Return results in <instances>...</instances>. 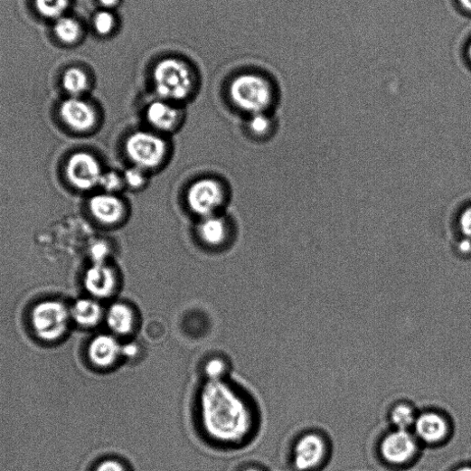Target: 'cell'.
<instances>
[{
  "mask_svg": "<svg viewBox=\"0 0 471 471\" xmlns=\"http://www.w3.org/2000/svg\"><path fill=\"white\" fill-rule=\"evenodd\" d=\"M200 404L203 427L214 438L236 442L248 434L251 426L248 406L227 383L209 381L202 390Z\"/></svg>",
  "mask_w": 471,
  "mask_h": 471,
  "instance_id": "cell-1",
  "label": "cell"
},
{
  "mask_svg": "<svg viewBox=\"0 0 471 471\" xmlns=\"http://www.w3.org/2000/svg\"><path fill=\"white\" fill-rule=\"evenodd\" d=\"M122 152L127 165L138 167L154 175L164 171L171 163L174 145L172 137L140 127L126 135Z\"/></svg>",
  "mask_w": 471,
  "mask_h": 471,
  "instance_id": "cell-2",
  "label": "cell"
},
{
  "mask_svg": "<svg viewBox=\"0 0 471 471\" xmlns=\"http://www.w3.org/2000/svg\"><path fill=\"white\" fill-rule=\"evenodd\" d=\"M231 200L229 184L216 175H203L191 181L184 193L186 211L196 221L227 213Z\"/></svg>",
  "mask_w": 471,
  "mask_h": 471,
  "instance_id": "cell-3",
  "label": "cell"
},
{
  "mask_svg": "<svg viewBox=\"0 0 471 471\" xmlns=\"http://www.w3.org/2000/svg\"><path fill=\"white\" fill-rule=\"evenodd\" d=\"M151 80L155 98L184 107L197 89V78L193 68L177 58H167L156 63Z\"/></svg>",
  "mask_w": 471,
  "mask_h": 471,
  "instance_id": "cell-4",
  "label": "cell"
},
{
  "mask_svg": "<svg viewBox=\"0 0 471 471\" xmlns=\"http://www.w3.org/2000/svg\"><path fill=\"white\" fill-rule=\"evenodd\" d=\"M228 97L231 107L248 118L271 113L276 102V90L265 76L244 73L231 80Z\"/></svg>",
  "mask_w": 471,
  "mask_h": 471,
  "instance_id": "cell-5",
  "label": "cell"
},
{
  "mask_svg": "<svg viewBox=\"0 0 471 471\" xmlns=\"http://www.w3.org/2000/svg\"><path fill=\"white\" fill-rule=\"evenodd\" d=\"M142 119L143 127L172 137L184 127L186 112L181 104L155 98L145 107Z\"/></svg>",
  "mask_w": 471,
  "mask_h": 471,
  "instance_id": "cell-6",
  "label": "cell"
},
{
  "mask_svg": "<svg viewBox=\"0 0 471 471\" xmlns=\"http://www.w3.org/2000/svg\"><path fill=\"white\" fill-rule=\"evenodd\" d=\"M71 312L59 301L47 300L36 305L32 312V325L36 335L46 342H55L68 330Z\"/></svg>",
  "mask_w": 471,
  "mask_h": 471,
  "instance_id": "cell-7",
  "label": "cell"
},
{
  "mask_svg": "<svg viewBox=\"0 0 471 471\" xmlns=\"http://www.w3.org/2000/svg\"><path fill=\"white\" fill-rule=\"evenodd\" d=\"M89 211L99 224L120 228L128 222L132 206L124 194L99 192L89 200Z\"/></svg>",
  "mask_w": 471,
  "mask_h": 471,
  "instance_id": "cell-8",
  "label": "cell"
},
{
  "mask_svg": "<svg viewBox=\"0 0 471 471\" xmlns=\"http://www.w3.org/2000/svg\"><path fill=\"white\" fill-rule=\"evenodd\" d=\"M194 237L197 242L209 250H222L235 235V226L227 213L196 221Z\"/></svg>",
  "mask_w": 471,
  "mask_h": 471,
  "instance_id": "cell-9",
  "label": "cell"
},
{
  "mask_svg": "<svg viewBox=\"0 0 471 471\" xmlns=\"http://www.w3.org/2000/svg\"><path fill=\"white\" fill-rule=\"evenodd\" d=\"M103 172L104 169L97 156L84 151L73 154L66 167L70 183L82 191H90L99 187Z\"/></svg>",
  "mask_w": 471,
  "mask_h": 471,
  "instance_id": "cell-10",
  "label": "cell"
},
{
  "mask_svg": "<svg viewBox=\"0 0 471 471\" xmlns=\"http://www.w3.org/2000/svg\"><path fill=\"white\" fill-rule=\"evenodd\" d=\"M61 117L70 128L79 133L93 131L99 123L97 109L80 97H72L62 103Z\"/></svg>",
  "mask_w": 471,
  "mask_h": 471,
  "instance_id": "cell-11",
  "label": "cell"
},
{
  "mask_svg": "<svg viewBox=\"0 0 471 471\" xmlns=\"http://www.w3.org/2000/svg\"><path fill=\"white\" fill-rule=\"evenodd\" d=\"M119 285V272L110 263L92 264L84 276V287L95 298H108Z\"/></svg>",
  "mask_w": 471,
  "mask_h": 471,
  "instance_id": "cell-12",
  "label": "cell"
},
{
  "mask_svg": "<svg viewBox=\"0 0 471 471\" xmlns=\"http://www.w3.org/2000/svg\"><path fill=\"white\" fill-rule=\"evenodd\" d=\"M121 348L122 345L114 336L100 334L91 341L89 357L98 368H109L121 356Z\"/></svg>",
  "mask_w": 471,
  "mask_h": 471,
  "instance_id": "cell-13",
  "label": "cell"
},
{
  "mask_svg": "<svg viewBox=\"0 0 471 471\" xmlns=\"http://www.w3.org/2000/svg\"><path fill=\"white\" fill-rule=\"evenodd\" d=\"M415 450L414 438L407 431L402 430L389 435L382 446L383 457L394 464L406 462L414 455Z\"/></svg>",
  "mask_w": 471,
  "mask_h": 471,
  "instance_id": "cell-14",
  "label": "cell"
},
{
  "mask_svg": "<svg viewBox=\"0 0 471 471\" xmlns=\"http://www.w3.org/2000/svg\"><path fill=\"white\" fill-rule=\"evenodd\" d=\"M324 455L323 440L317 436H306L295 448V465L299 470L310 469L321 462Z\"/></svg>",
  "mask_w": 471,
  "mask_h": 471,
  "instance_id": "cell-15",
  "label": "cell"
},
{
  "mask_svg": "<svg viewBox=\"0 0 471 471\" xmlns=\"http://www.w3.org/2000/svg\"><path fill=\"white\" fill-rule=\"evenodd\" d=\"M414 426L418 437L428 443L438 442L447 433L444 419L436 413H426L416 418Z\"/></svg>",
  "mask_w": 471,
  "mask_h": 471,
  "instance_id": "cell-16",
  "label": "cell"
},
{
  "mask_svg": "<svg viewBox=\"0 0 471 471\" xmlns=\"http://www.w3.org/2000/svg\"><path fill=\"white\" fill-rule=\"evenodd\" d=\"M243 127L248 137L261 142L274 136L277 123L271 113H263L246 118Z\"/></svg>",
  "mask_w": 471,
  "mask_h": 471,
  "instance_id": "cell-17",
  "label": "cell"
},
{
  "mask_svg": "<svg viewBox=\"0 0 471 471\" xmlns=\"http://www.w3.org/2000/svg\"><path fill=\"white\" fill-rule=\"evenodd\" d=\"M107 322L115 334L127 335L134 328L135 317L133 310L125 303H115L108 310Z\"/></svg>",
  "mask_w": 471,
  "mask_h": 471,
  "instance_id": "cell-18",
  "label": "cell"
},
{
  "mask_svg": "<svg viewBox=\"0 0 471 471\" xmlns=\"http://www.w3.org/2000/svg\"><path fill=\"white\" fill-rule=\"evenodd\" d=\"M71 316L79 325L92 328L100 322L102 308L94 299H80L74 304Z\"/></svg>",
  "mask_w": 471,
  "mask_h": 471,
  "instance_id": "cell-19",
  "label": "cell"
},
{
  "mask_svg": "<svg viewBox=\"0 0 471 471\" xmlns=\"http://www.w3.org/2000/svg\"><path fill=\"white\" fill-rule=\"evenodd\" d=\"M126 191L133 193L144 192L150 184L151 174L146 171L127 165L122 171Z\"/></svg>",
  "mask_w": 471,
  "mask_h": 471,
  "instance_id": "cell-20",
  "label": "cell"
},
{
  "mask_svg": "<svg viewBox=\"0 0 471 471\" xmlns=\"http://www.w3.org/2000/svg\"><path fill=\"white\" fill-rule=\"evenodd\" d=\"M63 86L72 97H80L89 87L87 75L80 69L72 68L63 77Z\"/></svg>",
  "mask_w": 471,
  "mask_h": 471,
  "instance_id": "cell-21",
  "label": "cell"
},
{
  "mask_svg": "<svg viewBox=\"0 0 471 471\" xmlns=\"http://www.w3.org/2000/svg\"><path fill=\"white\" fill-rule=\"evenodd\" d=\"M99 188L101 192L123 194L126 192L122 172L117 170H104Z\"/></svg>",
  "mask_w": 471,
  "mask_h": 471,
  "instance_id": "cell-22",
  "label": "cell"
},
{
  "mask_svg": "<svg viewBox=\"0 0 471 471\" xmlns=\"http://www.w3.org/2000/svg\"><path fill=\"white\" fill-rule=\"evenodd\" d=\"M55 33L63 42L72 43L80 36V26L72 18H60L55 25Z\"/></svg>",
  "mask_w": 471,
  "mask_h": 471,
  "instance_id": "cell-23",
  "label": "cell"
},
{
  "mask_svg": "<svg viewBox=\"0 0 471 471\" xmlns=\"http://www.w3.org/2000/svg\"><path fill=\"white\" fill-rule=\"evenodd\" d=\"M37 11L46 18H60L69 5V0H35Z\"/></svg>",
  "mask_w": 471,
  "mask_h": 471,
  "instance_id": "cell-24",
  "label": "cell"
},
{
  "mask_svg": "<svg viewBox=\"0 0 471 471\" xmlns=\"http://www.w3.org/2000/svg\"><path fill=\"white\" fill-rule=\"evenodd\" d=\"M391 420L398 430L407 431L408 429L415 424L416 417L410 407L400 405L393 410Z\"/></svg>",
  "mask_w": 471,
  "mask_h": 471,
  "instance_id": "cell-25",
  "label": "cell"
},
{
  "mask_svg": "<svg viewBox=\"0 0 471 471\" xmlns=\"http://www.w3.org/2000/svg\"><path fill=\"white\" fill-rule=\"evenodd\" d=\"M118 22L116 16L109 11H101L98 13L93 20V25L96 32L102 36L111 34L116 27Z\"/></svg>",
  "mask_w": 471,
  "mask_h": 471,
  "instance_id": "cell-26",
  "label": "cell"
},
{
  "mask_svg": "<svg viewBox=\"0 0 471 471\" xmlns=\"http://www.w3.org/2000/svg\"><path fill=\"white\" fill-rule=\"evenodd\" d=\"M113 247L107 240H96L89 249L92 264L109 263L112 256Z\"/></svg>",
  "mask_w": 471,
  "mask_h": 471,
  "instance_id": "cell-27",
  "label": "cell"
},
{
  "mask_svg": "<svg viewBox=\"0 0 471 471\" xmlns=\"http://www.w3.org/2000/svg\"><path fill=\"white\" fill-rule=\"evenodd\" d=\"M457 229L461 239L471 241V203L461 209L457 218Z\"/></svg>",
  "mask_w": 471,
  "mask_h": 471,
  "instance_id": "cell-28",
  "label": "cell"
},
{
  "mask_svg": "<svg viewBox=\"0 0 471 471\" xmlns=\"http://www.w3.org/2000/svg\"><path fill=\"white\" fill-rule=\"evenodd\" d=\"M204 371L211 381H218L225 373L226 364L221 359L215 358L206 363Z\"/></svg>",
  "mask_w": 471,
  "mask_h": 471,
  "instance_id": "cell-29",
  "label": "cell"
},
{
  "mask_svg": "<svg viewBox=\"0 0 471 471\" xmlns=\"http://www.w3.org/2000/svg\"><path fill=\"white\" fill-rule=\"evenodd\" d=\"M94 471H127L125 466L118 460L108 459L101 461Z\"/></svg>",
  "mask_w": 471,
  "mask_h": 471,
  "instance_id": "cell-30",
  "label": "cell"
},
{
  "mask_svg": "<svg viewBox=\"0 0 471 471\" xmlns=\"http://www.w3.org/2000/svg\"><path fill=\"white\" fill-rule=\"evenodd\" d=\"M138 353V347L135 344H127L121 348V355L127 358H134Z\"/></svg>",
  "mask_w": 471,
  "mask_h": 471,
  "instance_id": "cell-31",
  "label": "cell"
},
{
  "mask_svg": "<svg viewBox=\"0 0 471 471\" xmlns=\"http://www.w3.org/2000/svg\"><path fill=\"white\" fill-rule=\"evenodd\" d=\"M457 4L461 11L471 16V0H457Z\"/></svg>",
  "mask_w": 471,
  "mask_h": 471,
  "instance_id": "cell-32",
  "label": "cell"
},
{
  "mask_svg": "<svg viewBox=\"0 0 471 471\" xmlns=\"http://www.w3.org/2000/svg\"><path fill=\"white\" fill-rule=\"evenodd\" d=\"M99 2L104 8L110 10L117 7L120 0H99Z\"/></svg>",
  "mask_w": 471,
  "mask_h": 471,
  "instance_id": "cell-33",
  "label": "cell"
},
{
  "mask_svg": "<svg viewBox=\"0 0 471 471\" xmlns=\"http://www.w3.org/2000/svg\"><path fill=\"white\" fill-rule=\"evenodd\" d=\"M466 58L469 65L471 66V39L469 40L466 47Z\"/></svg>",
  "mask_w": 471,
  "mask_h": 471,
  "instance_id": "cell-34",
  "label": "cell"
},
{
  "mask_svg": "<svg viewBox=\"0 0 471 471\" xmlns=\"http://www.w3.org/2000/svg\"><path fill=\"white\" fill-rule=\"evenodd\" d=\"M457 471H471V466H463L461 468H458Z\"/></svg>",
  "mask_w": 471,
  "mask_h": 471,
  "instance_id": "cell-35",
  "label": "cell"
},
{
  "mask_svg": "<svg viewBox=\"0 0 471 471\" xmlns=\"http://www.w3.org/2000/svg\"><path fill=\"white\" fill-rule=\"evenodd\" d=\"M244 471H260L259 469H257V468H247L245 469Z\"/></svg>",
  "mask_w": 471,
  "mask_h": 471,
  "instance_id": "cell-36",
  "label": "cell"
}]
</instances>
